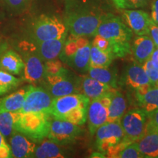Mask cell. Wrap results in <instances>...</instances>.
<instances>
[{
    "label": "cell",
    "mask_w": 158,
    "mask_h": 158,
    "mask_svg": "<svg viewBox=\"0 0 158 158\" xmlns=\"http://www.w3.org/2000/svg\"><path fill=\"white\" fill-rule=\"evenodd\" d=\"M105 14L94 3L71 1L67 6L64 23L70 35L94 36Z\"/></svg>",
    "instance_id": "obj_1"
},
{
    "label": "cell",
    "mask_w": 158,
    "mask_h": 158,
    "mask_svg": "<svg viewBox=\"0 0 158 158\" xmlns=\"http://www.w3.org/2000/svg\"><path fill=\"white\" fill-rule=\"evenodd\" d=\"M96 35L107 39L110 43L108 52L116 58H123L130 53V41L133 31L121 18L111 13H106L97 29Z\"/></svg>",
    "instance_id": "obj_2"
},
{
    "label": "cell",
    "mask_w": 158,
    "mask_h": 158,
    "mask_svg": "<svg viewBox=\"0 0 158 158\" xmlns=\"http://www.w3.org/2000/svg\"><path fill=\"white\" fill-rule=\"evenodd\" d=\"M90 99L83 93L71 94L53 98L49 110L51 117L82 125L87 119Z\"/></svg>",
    "instance_id": "obj_3"
},
{
    "label": "cell",
    "mask_w": 158,
    "mask_h": 158,
    "mask_svg": "<svg viewBox=\"0 0 158 158\" xmlns=\"http://www.w3.org/2000/svg\"><path fill=\"white\" fill-rule=\"evenodd\" d=\"M51 118L50 114L45 112L19 111L13 124V130L19 132L35 143L40 142L48 136Z\"/></svg>",
    "instance_id": "obj_4"
},
{
    "label": "cell",
    "mask_w": 158,
    "mask_h": 158,
    "mask_svg": "<svg viewBox=\"0 0 158 158\" xmlns=\"http://www.w3.org/2000/svg\"><path fill=\"white\" fill-rule=\"evenodd\" d=\"M42 81L43 88L53 98L82 92L81 77L64 67L56 73L45 75Z\"/></svg>",
    "instance_id": "obj_5"
},
{
    "label": "cell",
    "mask_w": 158,
    "mask_h": 158,
    "mask_svg": "<svg viewBox=\"0 0 158 158\" xmlns=\"http://www.w3.org/2000/svg\"><path fill=\"white\" fill-rule=\"evenodd\" d=\"M68 29L64 21L54 15H41L31 25V42H42L68 36Z\"/></svg>",
    "instance_id": "obj_6"
},
{
    "label": "cell",
    "mask_w": 158,
    "mask_h": 158,
    "mask_svg": "<svg viewBox=\"0 0 158 158\" xmlns=\"http://www.w3.org/2000/svg\"><path fill=\"white\" fill-rule=\"evenodd\" d=\"M147 114L141 108H135L127 111L120 119L124 131V139L133 143L141 139L147 133Z\"/></svg>",
    "instance_id": "obj_7"
},
{
    "label": "cell",
    "mask_w": 158,
    "mask_h": 158,
    "mask_svg": "<svg viewBox=\"0 0 158 158\" xmlns=\"http://www.w3.org/2000/svg\"><path fill=\"white\" fill-rule=\"evenodd\" d=\"M21 45L23 46V60L24 62L22 79L31 84L42 81L45 76L43 59L37 54L31 42L24 41Z\"/></svg>",
    "instance_id": "obj_8"
},
{
    "label": "cell",
    "mask_w": 158,
    "mask_h": 158,
    "mask_svg": "<svg viewBox=\"0 0 158 158\" xmlns=\"http://www.w3.org/2000/svg\"><path fill=\"white\" fill-rule=\"evenodd\" d=\"M82 133L79 125L65 120L51 117L47 138L59 145L72 143Z\"/></svg>",
    "instance_id": "obj_9"
},
{
    "label": "cell",
    "mask_w": 158,
    "mask_h": 158,
    "mask_svg": "<svg viewBox=\"0 0 158 158\" xmlns=\"http://www.w3.org/2000/svg\"><path fill=\"white\" fill-rule=\"evenodd\" d=\"M53 97L43 87L34 86H27L24 102L20 112L22 113H45L49 114Z\"/></svg>",
    "instance_id": "obj_10"
},
{
    "label": "cell",
    "mask_w": 158,
    "mask_h": 158,
    "mask_svg": "<svg viewBox=\"0 0 158 158\" xmlns=\"http://www.w3.org/2000/svg\"><path fill=\"white\" fill-rule=\"evenodd\" d=\"M114 89L100 98L92 99L87 110L88 127L90 133L94 135L100 126L107 122L111 96Z\"/></svg>",
    "instance_id": "obj_11"
},
{
    "label": "cell",
    "mask_w": 158,
    "mask_h": 158,
    "mask_svg": "<svg viewBox=\"0 0 158 158\" xmlns=\"http://www.w3.org/2000/svg\"><path fill=\"white\" fill-rule=\"evenodd\" d=\"M95 133L97 147L103 154L110 147L119 143L124 136L120 121L106 122L96 130Z\"/></svg>",
    "instance_id": "obj_12"
},
{
    "label": "cell",
    "mask_w": 158,
    "mask_h": 158,
    "mask_svg": "<svg viewBox=\"0 0 158 158\" xmlns=\"http://www.w3.org/2000/svg\"><path fill=\"white\" fill-rule=\"evenodd\" d=\"M123 17L133 32L138 36L149 34L150 25L152 20L147 12L141 10H125Z\"/></svg>",
    "instance_id": "obj_13"
},
{
    "label": "cell",
    "mask_w": 158,
    "mask_h": 158,
    "mask_svg": "<svg viewBox=\"0 0 158 158\" xmlns=\"http://www.w3.org/2000/svg\"><path fill=\"white\" fill-rule=\"evenodd\" d=\"M11 157L15 158L33 157L36 144L19 132L13 130L10 138Z\"/></svg>",
    "instance_id": "obj_14"
},
{
    "label": "cell",
    "mask_w": 158,
    "mask_h": 158,
    "mask_svg": "<svg viewBox=\"0 0 158 158\" xmlns=\"http://www.w3.org/2000/svg\"><path fill=\"white\" fill-rule=\"evenodd\" d=\"M92 43L89 41L81 45L72 55L63 61L78 74H84L89 68L90 51Z\"/></svg>",
    "instance_id": "obj_15"
},
{
    "label": "cell",
    "mask_w": 158,
    "mask_h": 158,
    "mask_svg": "<svg viewBox=\"0 0 158 158\" xmlns=\"http://www.w3.org/2000/svg\"><path fill=\"white\" fill-rule=\"evenodd\" d=\"M67 37L42 42H31L37 54L43 62L56 59L62 51Z\"/></svg>",
    "instance_id": "obj_16"
},
{
    "label": "cell",
    "mask_w": 158,
    "mask_h": 158,
    "mask_svg": "<svg viewBox=\"0 0 158 158\" xmlns=\"http://www.w3.org/2000/svg\"><path fill=\"white\" fill-rule=\"evenodd\" d=\"M136 142L143 157H158V133L155 127L147 123V133Z\"/></svg>",
    "instance_id": "obj_17"
},
{
    "label": "cell",
    "mask_w": 158,
    "mask_h": 158,
    "mask_svg": "<svg viewBox=\"0 0 158 158\" xmlns=\"http://www.w3.org/2000/svg\"><path fill=\"white\" fill-rule=\"evenodd\" d=\"M155 43L152 39L147 35L136 37L132 46V51L135 60L139 64H143L151 59L155 51Z\"/></svg>",
    "instance_id": "obj_18"
},
{
    "label": "cell",
    "mask_w": 158,
    "mask_h": 158,
    "mask_svg": "<svg viewBox=\"0 0 158 158\" xmlns=\"http://www.w3.org/2000/svg\"><path fill=\"white\" fill-rule=\"evenodd\" d=\"M123 80L126 86L133 90L143 85L151 84L143 66L138 64H130L126 68Z\"/></svg>",
    "instance_id": "obj_19"
},
{
    "label": "cell",
    "mask_w": 158,
    "mask_h": 158,
    "mask_svg": "<svg viewBox=\"0 0 158 158\" xmlns=\"http://www.w3.org/2000/svg\"><path fill=\"white\" fill-rule=\"evenodd\" d=\"M24 62L23 58L13 50L5 51L0 57V70L12 75L22 73Z\"/></svg>",
    "instance_id": "obj_20"
},
{
    "label": "cell",
    "mask_w": 158,
    "mask_h": 158,
    "mask_svg": "<svg viewBox=\"0 0 158 158\" xmlns=\"http://www.w3.org/2000/svg\"><path fill=\"white\" fill-rule=\"evenodd\" d=\"M114 88L89 76L81 77V92L89 99H95L112 92Z\"/></svg>",
    "instance_id": "obj_21"
},
{
    "label": "cell",
    "mask_w": 158,
    "mask_h": 158,
    "mask_svg": "<svg viewBox=\"0 0 158 158\" xmlns=\"http://www.w3.org/2000/svg\"><path fill=\"white\" fill-rule=\"evenodd\" d=\"M27 86L0 98V113L20 111L24 102Z\"/></svg>",
    "instance_id": "obj_22"
},
{
    "label": "cell",
    "mask_w": 158,
    "mask_h": 158,
    "mask_svg": "<svg viewBox=\"0 0 158 158\" xmlns=\"http://www.w3.org/2000/svg\"><path fill=\"white\" fill-rule=\"evenodd\" d=\"M127 108L125 98L121 92L114 90L111 96V100L108 108L107 122L120 121Z\"/></svg>",
    "instance_id": "obj_23"
},
{
    "label": "cell",
    "mask_w": 158,
    "mask_h": 158,
    "mask_svg": "<svg viewBox=\"0 0 158 158\" xmlns=\"http://www.w3.org/2000/svg\"><path fill=\"white\" fill-rule=\"evenodd\" d=\"M88 76L108 85L110 87H118V75L116 70L108 68H92L88 70Z\"/></svg>",
    "instance_id": "obj_24"
},
{
    "label": "cell",
    "mask_w": 158,
    "mask_h": 158,
    "mask_svg": "<svg viewBox=\"0 0 158 158\" xmlns=\"http://www.w3.org/2000/svg\"><path fill=\"white\" fill-rule=\"evenodd\" d=\"M41 142V141H40ZM65 155L59 144L48 139L43 140L38 147H36L33 157L37 158H62Z\"/></svg>",
    "instance_id": "obj_25"
},
{
    "label": "cell",
    "mask_w": 158,
    "mask_h": 158,
    "mask_svg": "<svg viewBox=\"0 0 158 158\" xmlns=\"http://www.w3.org/2000/svg\"><path fill=\"white\" fill-rule=\"evenodd\" d=\"M138 106L146 113L153 111L158 108V86H154L143 94L135 97Z\"/></svg>",
    "instance_id": "obj_26"
},
{
    "label": "cell",
    "mask_w": 158,
    "mask_h": 158,
    "mask_svg": "<svg viewBox=\"0 0 158 158\" xmlns=\"http://www.w3.org/2000/svg\"><path fill=\"white\" fill-rule=\"evenodd\" d=\"M113 56L108 51H102L96 45H92L90 51L89 67L92 68H108L113 61Z\"/></svg>",
    "instance_id": "obj_27"
},
{
    "label": "cell",
    "mask_w": 158,
    "mask_h": 158,
    "mask_svg": "<svg viewBox=\"0 0 158 158\" xmlns=\"http://www.w3.org/2000/svg\"><path fill=\"white\" fill-rule=\"evenodd\" d=\"M21 80L5 70H0V96L14 90L21 84Z\"/></svg>",
    "instance_id": "obj_28"
},
{
    "label": "cell",
    "mask_w": 158,
    "mask_h": 158,
    "mask_svg": "<svg viewBox=\"0 0 158 158\" xmlns=\"http://www.w3.org/2000/svg\"><path fill=\"white\" fill-rule=\"evenodd\" d=\"M18 112L0 113V132L4 137L9 138L13 132V124L16 119Z\"/></svg>",
    "instance_id": "obj_29"
},
{
    "label": "cell",
    "mask_w": 158,
    "mask_h": 158,
    "mask_svg": "<svg viewBox=\"0 0 158 158\" xmlns=\"http://www.w3.org/2000/svg\"><path fill=\"white\" fill-rule=\"evenodd\" d=\"M7 9L11 13H23L30 5L31 0H3Z\"/></svg>",
    "instance_id": "obj_30"
},
{
    "label": "cell",
    "mask_w": 158,
    "mask_h": 158,
    "mask_svg": "<svg viewBox=\"0 0 158 158\" xmlns=\"http://www.w3.org/2000/svg\"><path fill=\"white\" fill-rule=\"evenodd\" d=\"M117 157L119 158H141L143 157L141 153L140 152L137 142H133L128 145L125 149L118 154Z\"/></svg>",
    "instance_id": "obj_31"
},
{
    "label": "cell",
    "mask_w": 158,
    "mask_h": 158,
    "mask_svg": "<svg viewBox=\"0 0 158 158\" xmlns=\"http://www.w3.org/2000/svg\"><path fill=\"white\" fill-rule=\"evenodd\" d=\"M143 68L146 73L149 77L150 83L152 86H157L158 85V69L155 68L152 65L151 59L148 60L143 64Z\"/></svg>",
    "instance_id": "obj_32"
},
{
    "label": "cell",
    "mask_w": 158,
    "mask_h": 158,
    "mask_svg": "<svg viewBox=\"0 0 158 158\" xmlns=\"http://www.w3.org/2000/svg\"><path fill=\"white\" fill-rule=\"evenodd\" d=\"M130 143H132L131 142L124 139L123 138V139H122L119 143L113 146V147H110L109 149L106 151L105 155H107V157H117L118 154L121 152L124 149H125L128 145H130Z\"/></svg>",
    "instance_id": "obj_33"
},
{
    "label": "cell",
    "mask_w": 158,
    "mask_h": 158,
    "mask_svg": "<svg viewBox=\"0 0 158 158\" xmlns=\"http://www.w3.org/2000/svg\"><path fill=\"white\" fill-rule=\"evenodd\" d=\"M45 75H51L56 73L63 68L62 62L54 59L52 60L46 61L44 63Z\"/></svg>",
    "instance_id": "obj_34"
},
{
    "label": "cell",
    "mask_w": 158,
    "mask_h": 158,
    "mask_svg": "<svg viewBox=\"0 0 158 158\" xmlns=\"http://www.w3.org/2000/svg\"><path fill=\"white\" fill-rule=\"evenodd\" d=\"M94 37V40L92 41V44L96 45L98 48L101 49L102 51H108V52L110 47L109 41L107 39L105 38V37L100 36L99 35H95Z\"/></svg>",
    "instance_id": "obj_35"
},
{
    "label": "cell",
    "mask_w": 158,
    "mask_h": 158,
    "mask_svg": "<svg viewBox=\"0 0 158 158\" xmlns=\"http://www.w3.org/2000/svg\"><path fill=\"white\" fill-rule=\"evenodd\" d=\"M149 0H127V8L135 9L143 7L147 5Z\"/></svg>",
    "instance_id": "obj_36"
},
{
    "label": "cell",
    "mask_w": 158,
    "mask_h": 158,
    "mask_svg": "<svg viewBox=\"0 0 158 158\" xmlns=\"http://www.w3.org/2000/svg\"><path fill=\"white\" fill-rule=\"evenodd\" d=\"M148 123L156 129L158 128V108L147 114Z\"/></svg>",
    "instance_id": "obj_37"
},
{
    "label": "cell",
    "mask_w": 158,
    "mask_h": 158,
    "mask_svg": "<svg viewBox=\"0 0 158 158\" xmlns=\"http://www.w3.org/2000/svg\"><path fill=\"white\" fill-rule=\"evenodd\" d=\"M149 34L151 35V38L153 42L158 47V26L152 21L150 25Z\"/></svg>",
    "instance_id": "obj_38"
},
{
    "label": "cell",
    "mask_w": 158,
    "mask_h": 158,
    "mask_svg": "<svg viewBox=\"0 0 158 158\" xmlns=\"http://www.w3.org/2000/svg\"><path fill=\"white\" fill-rule=\"evenodd\" d=\"M151 19L156 24L158 23V0H153L152 4Z\"/></svg>",
    "instance_id": "obj_39"
},
{
    "label": "cell",
    "mask_w": 158,
    "mask_h": 158,
    "mask_svg": "<svg viewBox=\"0 0 158 158\" xmlns=\"http://www.w3.org/2000/svg\"><path fill=\"white\" fill-rule=\"evenodd\" d=\"M112 2L118 9H127V0H112Z\"/></svg>",
    "instance_id": "obj_40"
},
{
    "label": "cell",
    "mask_w": 158,
    "mask_h": 158,
    "mask_svg": "<svg viewBox=\"0 0 158 158\" xmlns=\"http://www.w3.org/2000/svg\"><path fill=\"white\" fill-rule=\"evenodd\" d=\"M7 143V141H6L5 138L4 137V135L1 133V132H0V148L2 147L3 146L6 145Z\"/></svg>",
    "instance_id": "obj_41"
},
{
    "label": "cell",
    "mask_w": 158,
    "mask_h": 158,
    "mask_svg": "<svg viewBox=\"0 0 158 158\" xmlns=\"http://www.w3.org/2000/svg\"><path fill=\"white\" fill-rule=\"evenodd\" d=\"M105 154H101V153H93L91 156V157H106V156H104Z\"/></svg>",
    "instance_id": "obj_42"
},
{
    "label": "cell",
    "mask_w": 158,
    "mask_h": 158,
    "mask_svg": "<svg viewBox=\"0 0 158 158\" xmlns=\"http://www.w3.org/2000/svg\"><path fill=\"white\" fill-rule=\"evenodd\" d=\"M2 17V12H1V10H0V20H1Z\"/></svg>",
    "instance_id": "obj_43"
},
{
    "label": "cell",
    "mask_w": 158,
    "mask_h": 158,
    "mask_svg": "<svg viewBox=\"0 0 158 158\" xmlns=\"http://www.w3.org/2000/svg\"><path fill=\"white\" fill-rule=\"evenodd\" d=\"M157 133H158V128H157Z\"/></svg>",
    "instance_id": "obj_44"
},
{
    "label": "cell",
    "mask_w": 158,
    "mask_h": 158,
    "mask_svg": "<svg viewBox=\"0 0 158 158\" xmlns=\"http://www.w3.org/2000/svg\"><path fill=\"white\" fill-rule=\"evenodd\" d=\"M157 26H158V23H157Z\"/></svg>",
    "instance_id": "obj_45"
}]
</instances>
